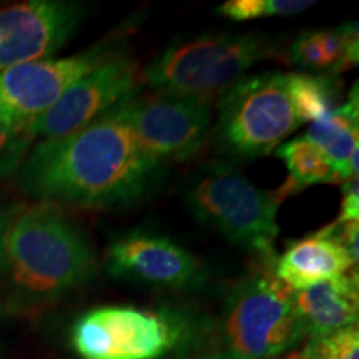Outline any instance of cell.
I'll return each mask as SVG.
<instances>
[{
	"mask_svg": "<svg viewBox=\"0 0 359 359\" xmlns=\"http://www.w3.org/2000/svg\"><path fill=\"white\" fill-rule=\"evenodd\" d=\"M161 167L138 143L122 105L77 132L40 140L17 180L25 195L45 203L114 208L145 195Z\"/></svg>",
	"mask_w": 359,
	"mask_h": 359,
	"instance_id": "1",
	"label": "cell"
},
{
	"mask_svg": "<svg viewBox=\"0 0 359 359\" xmlns=\"http://www.w3.org/2000/svg\"><path fill=\"white\" fill-rule=\"evenodd\" d=\"M115 55L110 45H97L65 58H43L0 74V122L30 130L75 80Z\"/></svg>",
	"mask_w": 359,
	"mask_h": 359,
	"instance_id": "10",
	"label": "cell"
},
{
	"mask_svg": "<svg viewBox=\"0 0 359 359\" xmlns=\"http://www.w3.org/2000/svg\"><path fill=\"white\" fill-rule=\"evenodd\" d=\"M288 93L299 122L314 123L338 109L339 85L334 77L294 72L286 75Z\"/></svg>",
	"mask_w": 359,
	"mask_h": 359,
	"instance_id": "18",
	"label": "cell"
},
{
	"mask_svg": "<svg viewBox=\"0 0 359 359\" xmlns=\"http://www.w3.org/2000/svg\"><path fill=\"white\" fill-rule=\"evenodd\" d=\"M223 326L231 351L248 359L276 358L306 336L291 290L269 271L246 278L233 290Z\"/></svg>",
	"mask_w": 359,
	"mask_h": 359,
	"instance_id": "6",
	"label": "cell"
},
{
	"mask_svg": "<svg viewBox=\"0 0 359 359\" xmlns=\"http://www.w3.org/2000/svg\"><path fill=\"white\" fill-rule=\"evenodd\" d=\"M302 125L281 72L245 75L218 105L219 142L236 158L273 154Z\"/></svg>",
	"mask_w": 359,
	"mask_h": 359,
	"instance_id": "5",
	"label": "cell"
},
{
	"mask_svg": "<svg viewBox=\"0 0 359 359\" xmlns=\"http://www.w3.org/2000/svg\"><path fill=\"white\" fill-rule=\"evenodd\" d=\"M358 22L333 30H309L290 45L286 58L306 74L334 75L358 65Z\"/></svg>",
	"mask_w": 359,
	"mask_h": 359,
	"instance_id": "15",
	"label": "cell"
},
{
	"mask_svg": "<svg viewBox=\"0 0 359 359\" xmlns=\"http://www.w3.org/2000/svg\"><path fill=\"white\" fill-rule=\"evenodd\" d=\"M291 302L309 338L358 325V273H346L311 288L291 291Z\"/></svg>",
	"mask_w": 359,
	"mask_h": 359,
	"instance_id": "14",
	"label": "cell"
},
{
	"mask_svg": "<svg viewBox=\"0 0 359 359\" xmlns=\"http://www.w3.org/2000/svg\"><path fill=\"white\" fill-rule=\"evenodd\" d=\"M185 333V321L173 313L111 304L77 318L70 341L82 359H161Z\"/></svg>",
	"mask_w": 359,
	"mask_h": 359,
	"instance_id": "7",
	"label": "cell"
},
{
	"mask_svg": "<svg viewBox=\"0 0 359 359\" xmlns=\"http://www.w3.org/2000/svg\"><path fill=\"white\" fill-rule=\"evenodd\" d=\"M125 116L143 150L163 165L191 158L203 147L212 107L196 98L155 92L125 103Z\"/></svg>",
	"mask_w": 359,
	"mask_h": 359,
	"instance_id": "9",
	"label": "cell"
},
{
	"mask_svg": "<svg viewBox=\"0 0 359 359\" xmlns=\"http://www.w3.org/2000/svg\"><path fill=\"white\" fill-rule=\"evenodd\" d=\"M353 264L330 224L291 245L273 263V273L283 286L291 291H302L346 275Z\"/></svg>",
	"mask_w": 359,
	"mask_h": 359,
	"instance_id": "13",
	"label": "cell"
},
{
	"mask_svg": "<svg viewBox=\"0 0 359 359\" xmlns=\"http://www.w3.org/2000/svg\"><path fill=\"white\" fill-rule=\"evenodd\" d=\"M358 97L354 95L325 118L309 125L304 135V138L313 142L326 155L343 183L358 178Z\"/></svg>",
	"mask_w": 359,
	"mask_h": 359,
	"instance_id": "16",
	"label": "cell"
},
{
	"mask_svg": "<svg viewBox=\"0 0 359 359\" xmlns=\"http://www.w3.org/2000/svg\"><path fill=\"white\" fill-rule=\"evenodd\" d=\"M285 198L281 188L262 190L226 165H212L185 193L188 208L200 223L263 259L273 257L280 233L278 210Z\"/></svg>",
	"mask_w": 359,
	"mask_h": 359,
	"instance_id": "4",
	"label": "cell"
},
{
	"mask_svg": "<svg viewBox=\"0 0 359 359\" xmlns=\"http://www.w3.org/2000/svg\"><path fill=\"white\" fill-rule=\"evenodd\" d=\"M111 276L163 290H185L200 285L203 266L172 238L148 231H130L107 250Z\"/></svg>",
	"mask_w": 359,
	"mask_h": 359,
	"instance_id": "12",
	"label": "cell"
},
{
	"mask_svg": "<svg viewBox=\"0 0 359 359\" xmlns=\"http://www.w3.org/2000/svg\"><path fill=\"white\" fill-rule=\"evenodd\" d=\"M273 53L275 47L258 34H205L165 48L143 72L142 82L155 92L210 103Z\"/></svg>",
	"mask_w": 359,
	"mask_h": 359,
	"instance_id": "3",
	"label": "cell"
},
{
	"mask_svg": "<svg viewBox=\"0 0 359 359\" xmlns=\"http://www.w3.org/2000/svg\"><path fill=\"white\" fill-rule=\"evenodd\" d=\"M302 356L304 359H359L358 325L346 326L330 334L313 336Z\"/></svg>",
	"mask_w": 359,
	"mask_h": 359,
	"instance_id": "20",
	"label": "cell"
},
{
	"mask_svg": "<svg viewBox=\"0 0 359 359\" xmlns=\"http://www.w3.org/2000/svg\"><path fill=\"white\" fill-rule=\"evenodd\" d=\"M142 83L137 62L115 53L75 80L30 133L34 140H50L77 132L133 100Z\"/></svg>",
	"mask_w": 359,
	"mask_h": 359,
	"instance_id": "8",
	"label": "cell"
},
{
	"mask_svg": "<svg viewBox=\"0 0 359 359\" xmlns=\"http://www.w3.org/2000/svg\"><path fill=\"white\" fill-rule=\"evenodd\" d=\"M285 359H304V358L302 356V353H299V354H291V356L285 358Z\"/></svg>",
	"mask_w": 359,
	"mask_h": 359,
	"instance_id": "25",
	"label": "cell"
},
{
	"mask_svg": "<svg viewBox=\"0 0 359 359\" xmlns=\"http://www.w3.org/2000/svg\"><path fill=\"white\" fill-rule=\"evenodd\" d=\"M313 6L311 0H228L218 7V13L230 20L245 22L262 17L296 15Z\"/></svg>",
	"mask_w": 359,
	"mask_h": 359,
	"instance_id": "19",
	"label": "cell"
},
{
	"mask_svg": "<svg viewBox=\"0 0 359 359\" xmlns=\"http://www.w3.org/2000/svg\"><path fill=\"white\" fill-rule=\"evenodd\" d=\"M32 143L30 130L0 122V182L19 172Z\"/></svg>",
	"mask_w": 359,
	"mask_h": 359,
	"instance_id": "21",
	"label": "cell"
},
{
	"mask_svg": "<svg viewBox=\"0 0 359 359\" xmlns=\"http://www.w3.org/2000/svg\"><path fill=\"white\" fill-rule=\"evenodd\" d=\"M4 259L22 302L47 303L95 275L97 257L85 233L57 205L40 201L8 222Z\"/></svg>",
	"mask_w": 359,
	"mask_h": 359,
	"instance_id": "2",
	"label": "cell"
},
{
	"mask_svg": "<svg viewBox=\"0 0 359 359\" xmlns=\"http://www.w3.org/2000/svg\"><path fill=\"white\" fill-rule=\"evenodd\" d=\"M359 219V190L358 178H351L343 183V201H341V213L336 222L351 223Z\"/></svg>",
	"mask_w": 359,
	"mask_h": 359,
	"instance_id": "22",
	"label": "cell"
},
{
	"mask_svg": "<svg viewBox=\"0 0 359 359\" xmlns=\"http://www.w3.org/2000/svg\"><path fill=\"white\" fill-rule=\"evenodd\" d=\"M8 222H11L8 215L4 212L2 208H0V269L6 268V259H4V240H6V231H7Z\"/></svg>",
	"mask_w": 359,
	"mask_h": 359,
	"instance_id": "23",
	"label": "cell"
},
{
	"mask_svg": "<svg viewBox=\"0 0 359 359\" xmlns=\"http://www.w3.org/2000/svg\"><path fill=\"white\" fill-rule=\"evenodd\" d=\"M275 155L285 161L290 172L288 182L281 187L285 195L298 193L303 188L311 185L339 183V178L331 161L308 138L302 137L285 142L281 147L276 148Z\"/></svg>",
	"mask_w": 359,
	"mask_h": 359,
	"instance_id": "17",
	"label": "cell"
},
{
	"mask_svg": "<svg viewBox=\"0 0 359 359\" xmlns=\"http://www.w3.org/2000/svg\"><path fill=\"white\" fill-rule=\"evenodd\" d=\"M83 15L82 4L65 0H25L0 8V74L55 55Z\"/></svg>",
	"mask_w": 359,
	"mask_h": 359,
	"instance_id": "11",
	"label": "cell"
},
{
	"mask_svg": "<svg viewBox=\"0 0 359 359\" xmlns=\"http://www.w3.org/2000/svg\"><path fill=\"white\" fill-rule=\"evenodd\" d=\"M193 359H248L245 356H240V354L235 351H222V353H212V354H205V356H198Z\"/></svg>",
	"mask_w": 359,
	"mask_h": 359,
	"instance_id": "24",
	"label": "cell"
}]
</instances>
